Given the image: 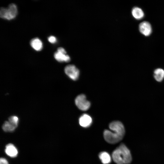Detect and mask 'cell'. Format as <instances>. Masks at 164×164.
Wrapping results in <instances>:
<instances>
[{
  "label": "cell",
  "mask_w": 164,
  "mask_h": 164,
  "mask_svg": "<svg viewBox=\"0 0 164 164\" xmlns=\"http://www.w3.org/2000/svg\"><path fill=\"white\" fill-rule=\"evenodd\" d=\"M110 129L113 132L105 130L103 133L105 140L108 143L115 144L121 141L125 134V129L123 124L118 121H114L109 125Z\"/></svg>",
  "instance_id": "obj_1"
},
{
  "label": "cell",
  "mask_w": 164,
  "mask_h": 164,
  "mask_svg": "<svg viewBox=\"0 0 164 164\" xmlns=\"http://www.w3.org/2000/svg\"><path fill=\"white\" fill-rule=\"evenodd\" d=\"M112 156L117 164H129L132 161L130 152L123 144H121L113 152Z\"/></svg>",
  "instance_id": "obj_2"
},
{
  "label": "cell",
  "mask_w": 164,
  "mask_h": 164,
  "mask_svg": "<svg viewBox=\"0 0 164 164\" xmlns=\"http://www.w3.org/2000/svg\"><path fill=\"white\" fill-rule=\"evenodd\" d=\"M17 14V9L16 5L13 3L10 4L7 8L2 7L0 11L1 18L8 20L14 19Z\"/></svg>",
  "instance_id": "obj_3"
},
{
  "label": "cell",
  "mask_w": 164,
  "mask_h": 164,
  "mask_svg": "<svg viewBox=\"0 0 164 164\" xmlns=\"http://www.w3.org/2000/svg\"><path fill=\"white\" fill-rule=\"evenodd\" d=\"M19 118L15 116L10 117L8 121L5 122L2 126L3 130L6 132H12L18 126Z\"/></svg>",
  "instance_id": "obj_4"
},
{
  "label": "cell",
  "mask_w": 164,
  "mask_h": 164,
  "mask_svg": "<svg viewBox=\"0 0 164 164\" xmlns=\"http://www.w3.org/2000/svg\"><path fill=\"white\" fill-rule=\"evenodd\" d=\"M75 103L77 107L82 111H86L90 107V102L87 100L85 95L81 94L78 95L75 100Z\"/></svg>",
  "instance_id": "obj_5"
},
{
  "label": "cell",
  "mask_w": 164,
  "mask_h": 164,
  "mask_svg": "<svg viewBox=\"0 0 164 164\" xmlns=\"http://www.w3.org/2000/svg\"><path fill=\"white\" fill-rule=\"evenodd\" d=\"M65 73L71 79L77 80L79 76V71L76 67L73 65H69L64 68Z\"/></svg>",
  "instance_id": "obj_6"
},
{
  "label": "cell",
  "mask_w": 164,
  "mask_h": 164,
  "mask_svg": "<svg viewBox=\"0 0 164 164\" xmlns=\"http://www.w3.org/2000/svg\"><path fill=\"white\" fill-rule=\"evenodd\" d=\"M65 50L61 47L58 48L57 52L54 55V57L58 61L60 62H67L70 61V57L66 54Z\"/></svg>",
  "instance_id": "obj_7"
},
{
  "label": "cell",
  "mask_w": 164,
  "mask_h": 164,
  "mask_svg": "<svg viewBox=\"0 0 164 164\" xmlns=\"http://www.w3.org/2000/svg\"><path fill=\"white\" fill-rule=\"evenodd\" d=\"M139 29L140 32L145 36H149L152 32L151 25L147 21L141 22L139 25Z\"/></svg>",
  "instance_id": "obj_8"
},
{
  "label": "cell",
  "mask_w": 164,
  "mask_h": 164,
  "mask_svg": "<svg viewBox=\"0 0 164 164\" xmlns=\"http://www.w3.org/2000/svg\"><path fill=\"white\" fill-rule=\"evenodd\" d=\"M92 122V119L91 117L87 114L82 115L79 119L80 125L84 127L89 126Z\"/></svg>",
  "instance_id": "obj_9"
},
{
  "label": "cell",
  "mask_w": 164,
  "mask_h": 164,
  "mask_svg": "<svg viewBox=\"0 0 164 164\" xmlns=\"http://www.w3.org/2000/svg\"><path fill=\"white\" fill-rule=\"evenodd\" d=\"M5 151L7 155L11 157H16L18 154L16 148L13 144L11 143L9 144L6 145Z\"/></svg>",
  "instance_id": "obj_10"
},
{
  "label": "cell",
  "mask_w": 164,
  "mask_h": 164,
  "mask_svg": "<svg viewBox=\"0 0 164 164\" xmlns=\"http://www.w3.org/2000/svg\"><path fill=\"white\" fill-rule=\"evenodd\" d=\"M30 44L31 47L36 51H40L43 48V43L38 38H36L32 39Z\"/></svg>",
  "instance_id": "obj_11"
},
{
  "label": "cell",
  "mask_w": 164,
  "mask_h": 164,
  "mask_svg": "<svg viewBox=\"0 0 164 164\" xmlns=\"http://www.w3.org/2000/svg\"><path fill=\"white\" fill-rule=\"evenodd\" d=\"M132 13L133 17L137 19H142L144 15V12L142 9L137 7H134L132 9Z\"/></svg>",
  "instance_id": "obj_12"
},
{
  "label": "cell",
  "mask_w": 164,
  "mask_h": 164,
  "mask_svg": "<svg viewBox=\"0 0 164 164\" xmlns=\"http://www.w3.org/2000/svg\"><path fill=\"white\" fill-rule=\"evenodd\" d=\"M154 77L157 81H162L164 78V70L160 68L156 69L154 72Z\"/></svg>",
  "instance_id": "obj_13"
},
{
  "label": "cell",
  "mask_w": 164,
  "mask_h": 164,
  "mask_svg": "<svg viewBox=\"0 0 164 164\" xmlns=\"http://www.w3.org/2000/svg\"><path fill=\"white\" fill-rule=\"evenodd\" d=\"M99 158L104 164H108L111 162V157L109 154L105 152H102L100 153Z\"/></svg>",
  "instance_id": "obj_14"
},
{
  "label": "cell",
  "mask_w": 164,
  "mask_h": 164,
  "mask_svg": "<svg viewBox=\"0 0 164 164\" xmlns=\"http://www.w3.org/2000/svg\"><path fill=\"white\" fill-rule=\"evenodd\" d=\"M48 41L52 43H55L56 41V39L53 36H50L48 38Z\"/></svg>",
  "instance_id": "obj_15"
},
{
  "label": "cell",
  "mask_w": 164,
  "mask_h": 164,
  "mask_svg": "<svg viewBox=\"0 0 164 164\" xmlns=\"http://www.w3.org/2000/svg\"><path fill=\"white\" fill-rule=\"evenodd\" d=\"M0 164H9V163L6 159L3 158H1L0 159Z\"/></svg>",
  "instance_id": "obj_16"
}]
</instances>
